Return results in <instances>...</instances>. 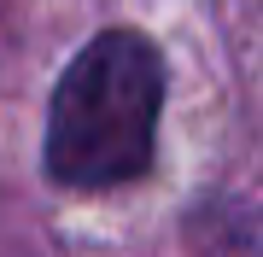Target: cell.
I'll use <instances>...</instances> for the list:
<instances>
[{
  "label": "cell",
  "instance_id": "cell-1",
  "mask_svg": "<svg viewBox=\"0 0 263 257\" xmlns=\"http://www.w3.org/2000/svg\"><path fill=\"white\" fill-rule=\"evenodd\" d=\"M164 105V65L158 47L135 29H105L53 88L41 164L70 193H105L146 175L152 129Z\"/></svg>",
  "mask_w": 263,
  "mask_h": 257
}]
</instances>
